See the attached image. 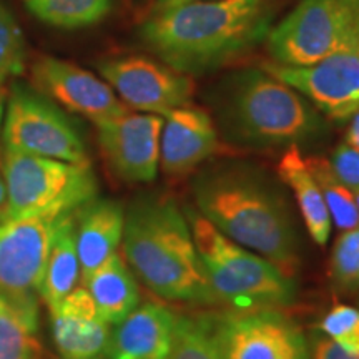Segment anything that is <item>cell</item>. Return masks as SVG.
<instances>
[{
    "label": "cell",
    "instance_id": "cell-1",
    "mask_svg": "<svg viewBox=\"0 0 359 359\" xmlns=\"http://www.w3.org/2000/svg\"><path fill=\"white\" fill-rule=\"evenodd\" d=\"M196 210L224 236L294 278L299 238L285 195L258 170L224 163L193 180Z\"/></svg>",
    "mask_w": 359,
    "mask_h": 359
},
{
    "label": "cell",
    "instance_id": "cell-2",
    "mask_svg": "<svg viewBox=\"0 0 359 359\" xmlns=\"http://www.w3.org/2000/svg\"><path fill=\"white\" fill-rule=\"evenodd\" d=\"M271 24L268 0H210L150 12L140 37L163 64L201 75L266 40Z\"/></svg>",
    "mask_w": 359,
    "mask_h": 359
},
{
    "label": "cell",
    "instance_id": "cell-3",
    "mask_svg": "<svg viewBox=\"0 0 359 359\" xmlns=\"http://www.w3.org/2000/svg\"><path fill=\"white\" fill-rule=\"evenodd\" d=\"M123 253L133 275L168 302L215 304L185 212L167 196H140L125 212Z\"/></svg>",
    "mask_w": 359,
    "mask_h": 359
},
{
    "label": "cell",
    "instance_id": "cell-4",
    "mask_svg": "<svg viewBox=\"0 0 359 359\" xmlns=\"http://www.w3.org/2000/svg\"><path fill=\"white\" fill-rule=\"evenodd\" d=\"M218 116L228 140L248 147H299L321 138V111L263 69L236 72L223 83Z\"/></svg>",
    "mask_w": 359,
    "mask_h": 359
},
{
    "label": "cell",
    "instance_id": "cell-5",
    "mask_svg": "<svg viewBox=\"0 0 359 359\" xmlns=\"http://www.w3.org/2000/svg\"><path fill=\"white\" fill-rule=\"evenodd\" d=\"M185 217L217 302L235 311L280 309L296 299L294 280L266 258L224 236L196 208Z\"/></svg>",
    "mask_w": 359,
    "mask_h": 359
},
{
    "label": "cell",
    "instance_id": "cell-6",
    "mask_svg": "<svg viewBox=\"0 0 359 359\" xmlns=\"http://www.w3.org/2000/svg\"><path fill=\"white\" fill-rule=\"evenodd\" d=\"M2 173L7 200L0 219L74 213L98 193L90 163L4 150Z\"/></svg>",
    "mask_w": 359,
    "mask_h": 359
},
{
    "label": "cell",
    "instance_id": "cell-7",
    "mask_svg": "<svg viewBox=\"0 0 359 359\" xmlns=\"http://www.w3.org/2000/svg\"><path fill=\"white\" fill-rule=\"evenodd\" d=\"M2 148L70 163H90L77 125L55 102L19 80L7 87Z\"/></svg>",
    "mask_w": 359,
    "mask_h": 359
},
{
    "label": "cell",
    "instance_id": "cell-8",
    "mask_svg": "<svg viewBox=\"0 0 359 359\" xmlns=\"http://www.w3.org/2000/svg\"><path fill=\"white\" fill-rule=\"evenodd\" d=\"M359 35V0H299L271 27L266 48L275 64L306 67Z\"/></svg>",
    "mask_w": 359,
    "mask_h": 359
},
{
    "label": "cell",
    "instance_id": "cell-9",
    "mask_svg": "<svg viewBox=\"0 0 359 359\" xmlns=\"http://www.w3.org/2000/svg\"><path fill=\"white\" fill-rule=\"evenodd\" d=\"M215 330L223 359H311L303 330L280 309L218 314Z\"/></svg>",
    "mask_w": 359,
    "mask_h": 359
},
{
    "label": "cell",
    "instance_id": "cell-10",
    "mask_svg": "<svg viewBox=\"0 0 359 359\" xmlns=\"http://www.w3.org/2000/svg\"><path fill=\"white\" fill-rule=\"evenodd\" d=\"M263 69L298 90L333 122H348L359 109V35L316 64H264Z\"/></svg>",
    "mask_w": 359,
    "mask_h": 359
},
{
    "label": "cell",
    "instance_id": "cell-11",
    "mask_svg": "<svg viewBox=\"0 0 359 359\" xmlns=\"http://www.w3.org/2000/svg\"><path fill=\"white\" fill-rule=\"evenodd\" d=\"M98 72L125 105L143 114L163 116L188 105L195 93L190 75L145 57L107 58L98 64Z\"/></svg>",
    "mask_w": 359,
    "mask_h": 359
},
{
    "label": "cell",
    "instance_id": "cell-12",
    "mask_svg": "<svg viewBox=\"0 0 359 359\" xmlns=\"http://www.w3.org/2000/svg\"><path fill=\"white\" fill-rule=\"evenodd\" d=\"M67 215L0 219V291L39 298L53 238Z\"/></svg>",
    "mask_w": 359,
    "mask_h": 359
},
{
    "label": "cell",
    "instance_id": "cell-13",
    "mask_svg": "<svg viewBox=\"0 0 359 359\" xmlns=\"http://www.w3.org/2000/svg\"><path fill=\"white\" fill-rule=\"evenodd\" d=\"M95 127L103 158L116 177L127 183L155 182L163 116L125 111Z\"/></svg>",
    "mask_w": 359,
    "mask_h": 359
},
{
    "label": "cell",
    "instance_id": "cell-14",
    "mask_svg": "<svg viewBox=\"0 0 359 359\" xmlns=\"http://www.w3.org/2000/svg\"><path fill=\"white\" fill-rule=\"evenodd\" d=\"M30 75L34 87L40 93L93 123L128 111V107L105 80L72 62L55 57H40L32 65Z\"/></svg>",
    "mask_w": 359,
    "mask_h": 359
},
{
    "label": "cell",
    "instance_id": "cell-15",
    "mask_svg": "<svg viewBox=\"0 0 359 359\" xmlns=\"http://www.w3.org/2000/svg\"><path fill=\"white\" fill-rule=\"evenodd\" d=\"M48 314L60 359H109L111 325L103 320L85 286L72 290L48 308Z\"/></svg>",
    "mask_w": 359,
    "mask_h": 359
},
{
    "label": "cell",
    "instance_id": "cell-16",
    "mask_svg": "<svg viewBox=\"0 0 359 359\" xmlns=\"http://www.w3.org/2000/svg\"><path fill=\"white\" fill-rule=\"evenodd\" d=\"M217 148L218 132L205 110L183 105L163 115L160 163L167 175L178 177L191 172L208 160Z\"/></svg>",
    "mask_w": 359,
    "mask_h": 359
},
{
    "label": "cell",
    "instance_id": "cell-17",
    "mask_svg": "<svg viewBox=\"0 0 359 359\" xmlns=\"http://www.w3.org/2000/svg\"><path fill=\"white\" fill-rule=\"evenodd\" d=\"M178 314L165 304H138L111 330L109 359H168Z\"/></svg>",
    "mask_w": 359,
    "mask_h": 359
},
{
    "label": "cell",
    "instance_id": "cell-18",
    "mask_svg": "<svg viewBox=\"0 0 359 359\" xmlns=\"http://www.w3.org/2000/svg\"><path fill=\"white\" fill-rule=\"evenodd\" d=\"M125 208L120 201L93 198L75 213V233L82 281L118 253L123 240Z\"/></svg>",
    "mask_w": 359,
    "mask_h": 359
},
{
    "label": "cell",
    "instance_id": "cell-19",
    "mask_svg": "<svg viewBox=\"0 0 359 359\" xmlns=\"http://www.w3.org/2000/svg\"><path fill=\"white\" fill-rule=\"evenodd\" d=\"M278 175L294 193L304 226L313 241L325 246L330 240L333 222L320 187L308 167L306 156L302 154L299 147H288L283 154L278 163Z\"/></svg>",
    "mask_w": 359,
    "mask_h": 359
},
{
    "label": "cell",
    "instance_id": "cell-20",
    "mask_svg": "<svg viewBox=\"0 0 359 359\" xmlns=\"http://www.w3.org/2000/svg\"><path fill=\"white\" fill-rule=\"evenodd\" d=\"M103 320L115 326L140 303V290L128 263L115 253L83 281Z\"/></svg>",
    "mask_w": 359,
    "mask_h": 359
},
{
    "label": "cell",
    "instance_id": "cell-21",
    "mask_svg": "<svg viewBox=\"0 0 359 359\" xmlns=\"http://www.w3.org/2000/svg\"><path fill=\"white\" fill-rule=\"evenodd\" d=\"M39 298L0 291V359H43Z\"/></svg>",
    "mask_w": 359,
    "mask_h": 359
},
{
    "label": "cell",
    "instance_id": "cell-22",
    "mask_svg": "<svg viewBox=\"0 0 359 359\" xmlns=\"http://www.w3.org/2000/svg\"><path fill=\"white\" fill-rule=\"evenodd\" d=\"M75 213L77 212L67 215L62 219L53 238L47 266H45L42 283H40L39 296L48 308L65 298L72 290L77 288L80 280Z\"/></svg>",
    "mask_w": 359,
    "mask_h": 359
},
{
    "label": "cell",
    "instance_id": "cell-23",
    "mask_svg": "<svg viewBox=\"0 0 359 359\" xmlns=\"http://www.w3.org/2000/svg\"><path fill=\"white\" fill-rule=\"evenodd\" d=\"M27 11L43 24L65 30L90 27L105 19L114 0H22Z\"/></svg>",
    "mask_w": 359,
    "mask_h": 359
},
{
    "label": "cell",
    "instance_id": "cell-24",
    "mask_svg": "<svg viewBox=\"0 0 359 359\" xmlns=\"http://www.w3.org/2000/svg\"><path fill=\"white\" fill-rule=\"evenodd\" d=\"M308 167L311 170L314 180L323 193V198L330 212L331 222L339 228L341 231L351 230L359 224V208L356 203L354 191L344 185L336 177L331 168L330 160L321 156H306Z\"/></svg>",
    "mask_w": 359,
    "mask_h": 359
},
{
    "label": "cell",
    "instance_id": "cell-25",
    "mask_svg": "<svg viewBox=\"0 0 359 359\" xmlns=\"http://www.w3.org/2000/svg\"><path fill=\"white\" fill-rule=\"evenodd\" d=\"M168 359H223L213 314H178Z\"/></svg>",
    "mask_w": 359,
    "mask_h": 359
},
{
    "label": "cell",
    "instance_id": "cell-26",
    "mask_svg": "<svg viewBox=\"0 0 359 359\" xmlns=\"http://www.w3.org/2000/svg\"><path fill=\"white\" fill-rule=\"evenodd\" d=\"M25 37L11 8L0 0V83L20 77L25 70Z\"/></svg>",
    "mask_w": 359,
    "mask_h": 359
},
{
    "label": "cell",
    "instance_id": "cell-27",
    "mask_svg": "<svg viewBox=\"0 0 359 359\" xmlns=\"http://www.w3.org/2000/svg\"><path fill=\"white\" fill-rule=\"evenodd\" d=\"M330 275L339 291L359 290V224L344 230L336 240L331 253Z\"/></svg>",
    "mask_w": 359,
    "mask_h": 359
},
{
    "label": "cell",
    "instance_id": "cell-28",
    "mask_svg": "<svg viewBox=\"0 0 359 359\" xmlns=\"http://www.w3.org/2000/svg\"><path fill=\"white\" fill-rule=\"evenodd\" d=\"M318 330L348 354L359 359V309L349 304H334L321 318Z\"/></svg>",
    "mask_w": 359,
    "mask_h": 359
},
{
    "label": "cell",
    "instance_id": "cell-29",
    "mask_svg": "<svg viewBox=\"0 0 359 359\" xmlns=\"http://www.w3.org/2000/svg\"><path fill=\"white\" fill-rule=\"evenodd\" d=\"M330 165L336 177L351 191H359V150L346 142L334 148Z\"/></svg>",
    "mask_w": 359,
    "mask_h": 359
},
{
    "label": "cell",
    "instance_id": "cell-30",
    "mask_svg": "<svg viewBox=\"0 0 359 359\" xmlns=\"http://www.w3.org/2000/svg\"><path fill=\"white\" fill-rule=\"evenodd\" d=\"M309 353L311 359H356L351 354H348L343 348H339L333 339L323 334L320 330L313 331L309 338Z\"/></svg>",
    "mask_w": 359,
    "mask_h": 359
},
{
    "label": "cell",
    "instance_id": "cell-31",
    "mask_svg": "<svg viewBox=\"0 0 359 359\" xmlns=\"http://www.w3.org/2000/svg\"><path fill=\"white\" fill-rule=\"evenodd\" d=\"M348 145H351L359 150V109L354 111L351 118H349V127L346 132V140Z\"/></svg>",
    "mask_w": 359,
    "mask_h": 359
},
{
    "label": "cell",
    "instance_id": "cell-32",
    "mask_svg": "<svg viewBox=\"0 0 359 359\" xmlns=\"http://www.w3.org/2000/svg\"><path fill=\"white\" fill-rule=\"evenodd\" d=\"M193 2H210V0H155L151 12L167 11V8L185 6V4H193Z\"/></svg>",
    "mask_w": 359,
    "mask_h": 359
},
{
    "label": "cell",
    "instance_id": "cell-33",
    "mask_svg": "<svg viewBox=\"0 0 359 359\" xmlns=\"http://www.w3.org/2000/svg\"><path fill=\"white\" fill-rule=\"evenodd\" d=\"M6 100H7V83H0V168H2V125H4V114H6Z\"/></svg>",
    "mask_w": 359,
    "mask_h": 359
},
{
    "label": "cell",
    "instance_id": "cell-34",
    "mask_svg": "<svg viewBox=\"0 0 359 359\" xmlns=\"http://www.w3.org/2000/svg\"><path fill=\"white\" fill-rule=\"evenodd\" d=\"M6 200H7V190H6V180H4V173L2 168H0V212L6 206Z\"/></svg>",
    "mask_w": 359,
    "mask_h": 359
},
{
    "label": "cell",
    "instance_id": "cell-35",
    "mask_svg": "<svg viewBox=\"0 0 359 359\" xmlns=\"http://www.w3.org/2000/svg\"><path fill=\"white\" fill-rule=\"evenodd\" d=\"M354 196H356V203H358V208H359V191H354Z\"/></svg>",
    "mask_w": 359,
    "mask_h": 359
}]
</instances>
